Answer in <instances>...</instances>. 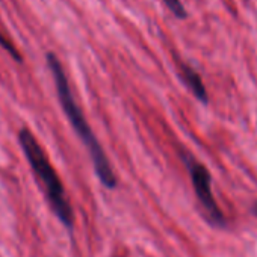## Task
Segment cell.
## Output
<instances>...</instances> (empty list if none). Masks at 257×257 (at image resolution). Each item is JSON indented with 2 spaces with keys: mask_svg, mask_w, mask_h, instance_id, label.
<instances>
[{
  "mask_svg": "<svg viewBox=\"0 0 257 257\" xmlns=\"http://www.w3.org/2000/svg\"><path fill=\"white\" fill-rule=\"evenodd\" d=\"M47 62H49V68L53 74V79H55V85H56V91H58L61 106H62L67 118L70 119L73 128L77 132L79 138L83 141L85 147L88 149L91 159H92V164H94V168H95V173H97V177L100 179V182L106 188H109V189L115 188L116 186V177L113 174V170H112L100 143L97 141L95 135L92 134L83 112L80 110L79 104L76 103V100L73 97V92H71L70 83L67 80V76L64 73L62 64L52 53L47 55Z\"/></svg>",
  "mask_w": 257,
  "mask_h": 257,
  "instance_id": "6da1fadb",
  "label": "cell"
},
{
  "mask_svg": "<svg viewBox=\"0 0 257 257\" xmlns=\"http://www.w3.org/2000/svg\"><path fill=\"white\" fill-rule=\"evenodd\" d=\"M19 140H20L23 153H25L31 168L34 170L38 180L41 182V186L47 195V200H49L53 212L56 213V216L65 227L71 228L73 222H74L73 209L65 197L64 186H62L55 168L52 167L50 161L47 159L46 153L43 152L40 143L35 140V137L32 135L29 128H22Z\"/></svg>",
  "mask_w": 257,
  "mask_h": 257,
  "instance_id": "7a4b0ae2",
  "label": "cell"
},
{
  "mask_svg": "<svg viewBox=\"0 0 257 257\" xmlns=\"http://www.w3.org/2000/svg\"><path fill=\"white\" fill-rule=\"evenodd\" d=\"M186 164H188V170H189V174H191V180H192V185H194V191L197 194V198L200 201V204L203 206L209 221L213 224V225H219V227H224L225 225V219H224V215L221 212V209L218 207L213 195H212V189H210V174L207 171V168L198 162H195L194 159L188 161L186 159Z\"/></svg>",
  "mask_w": 257,
  "mask_h": 257,
  "instance_id": "3957f363",
  "label": "cell"
},
{
  "mask_svg": "<svg viewBox=\"0 0 257 257\" xmlns=\"http://www.w3.org/2000/svg\"><path fill=\"white\" fill-rule=\"evenodd\" d=\"M180 68H182V77H183L185 83L188 85V88L192 91V94L200 101L206 103L207 101V91H206V88L203 85V80L198 76V73L194 68H191L189 65H186V64H182Z\"/></svg>",
  "mask_w": 257,
  "mask_h": 257,
  "instance_id": "277c9868",
  "label": "cell"
},
{
  "mask_svg": "<svg viewBox=\"0 0 257 257\" xmlns=\"http://www.w3.org/2000/svg\"><path fill=\"white\" fill-rule=\"evenodd\" d=\"M164 4L177 19H186L188 14H186V10L180 0H164Z\"/></svg>",
  "mask_w": 257,
  "mask_h": 257,
  "instance_id": "5b68a950",
  "label": "cell"
},
{
  "mask_svg": "<svg viewBox=\"0 0 257 257\" xmlns=\"http://www.w3.org/2000/svg\"><path fill=\"white\" fill-rule=\"evenodd\" d=\"M0 44H2V46H4V47L8 50V52H10V55H11V56H14L17 61H22V55L17 52V49H16V47H14V46H13L10 41H7V38H5L2 34H0Z\"/></svg>",
  "mask_w": 257,
  "mask_h": 257,
  "instance_id": "8992f818",
  "label": "cell"
},
{
  "mask_svg": "<svg viewBox=\"0 0 257 257\" xmlns=\"http://www.w3.org/2000/svg\"><path fill=\"white\" fill-rule=\"evenodd\" d=\"M254 213H255V216H257V204L254 206Z\"/></svg>",
  "mask_w": 257,
  "mask_h": 257,
  "instance_id": "52a82bcc",
  "label": "cell"
}]
</instances>
